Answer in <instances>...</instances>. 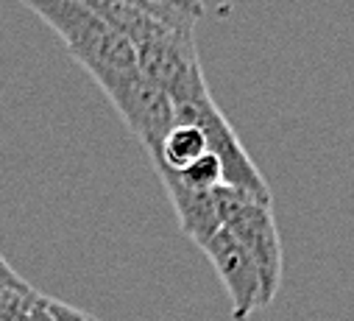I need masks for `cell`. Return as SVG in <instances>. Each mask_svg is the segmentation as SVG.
Masks as SVG:
<instances>
[{"instance_id": "cell-8", "label": "cell", "mask_w": 354, "mask_h": 321, "mask_svg": "<svg viewBox=\"0 0 354 321\" xmlns=\"http://www.w3.org/2000/svg\"><path fill=\"white\" fill-rule=\"evenodd\" d=\"M207 151L209 148H207V137H204L201 126H196L193 120H185V118H176L173 129L148 154L153 159V168L185 171L187 165H193L196 159L204 156Z\"/></svg>"}, {"instance_id": "cell-13", "label": "cell", "mask_w": 354, "mask_h": 321, "mask_svg": "<svg viewBox=\"0 0 354 321\" xmlns=\"http://www.w3.org/2000/svg\"><path fill=\"white\" fill-rule=\"evenodd\" d=\"M26 288H31V285L3 260V255H0V293H6V291H26Z\"/></svg>"}, {"instance_id": "cell-11", "label": "cell", "mask_w": 354, "mask_h": 321, "mask_svg": "<svg viewBox=\"0 0 354 321\" xmlns=\"http://www.w3.org/2000/svg\"><path fill=\"white\" fill-rule=\"evenodd\" d=\"M104 3H123V6H134V9L151 12L153 17H159L162 23H167V26H173V28H182V31H196V23L182 20V17H173V15L162 12L159 6H153V3H151V0H104Z\"/></svg>"}, {"instance_id": "cell-5", "label": "cell", "mask_w": 354, "mask_h": 321, "mask_svg": "<svg viewBox=\"0 0 354 321\" xmlns=\"http://www.w3.org/2000/svg\"><path fill=\"white\" fill-rule=\"evenodd\" d=\"M176 118H185V120H193L196 126H201V131L207 137V148L221 159L226 187L243 190V193H248L254 199H262V201H271L268 182L262 179V174L251 163V156L245 154L240 137L234 134V129L229 126L226 115L218 109L212 95L198 101V104L176 107Z\"/></svg>"}, {"instance_id": "cell-2", "label": "cell", "mask_w": 354, "mask_h": 321, "mask_svg": "<svg viewBox=\"0 0 354 321\" xmlns=\"http://www.w3.org/2000/svg\"><path fill=\"white\" fill-rule=\"evenodd\" d=\"M215 210L221 226L234 235L237 244L251 255L262 277V307L271 304L282 285V240L277 232L271 201L254 199L234 187H215Z\"/></svg>"}, {"instance_id": "cell-4", "label": "cell", "mask_w": 354, "mask_h": 321, "mask_svg": "<svg viewBox=\"0 0 354 321\" xmlns=\"http://www.w3.org/2000/svg\"><path fill=\"white\" fill-rule=\"evenodd\" d=\"M145 151L156 148L176 123V104L137 70H118L95 78Z\"/></svg>"}, {"instance_id": "cell-7", "label": "cell", "mask_w": 354, "mask_h": 321, "mask_svg": "<svg viewBox=\"0 0 354 321\" xmlns=\"http://www.w3.org/2000/svg\"><path fill=\"white\" fill-rule=\"evenodd\" d=\"M170 201H173V210L179 215V226L182 232L196 240L198 246H204L207 240L221 229V218H218V210H215V190H198V187H190L185 185L179 176H173L167 171H156Z\"/></svg>"}, {"instance_id": "cell-3", "label": "cell", "mask_w": 354, "mask_h": 321, "mask_svg": "<svg viewBox=\"0 0 354 321\" xmlns=\"http://www.w3.org/2000/svg\"><path fill=\"white\" fill-rule=\"evenodd\" d=\"M134 56H137V70L176 107L198 104L212 95L201 70L196 31L159 26L148 39L134 45Z\"/></svg>"}, {"instance_id": "cell-9", "label": "cell", "mask_w": 354, "mask_h": 321, "mask_svg": "<svg viewBox=\"0 0 354 321\" xmlns=\"http://www.w3.org/2000/svg\"><path fill=\"white\" fill-rule=\"evenodd\" d=\"M39 293L34 288L0 293V321H31V307Z\"/></svg>"}, {"instance_id": "cell-14", "label": "cell", "mask_w": 354, "mask_h": 321, "mask_svg": "<svg viewBox=\"0 0 354 321\" xmlns=\"http://www.w3.org/2000/svg\"><path fill=\"white\" fill-rule=\"evenodd\" d=\"M31 321H56V315L50 313L48 299H45L42 293L34 299V307H31Z\"/></svg>"}, {"instance_id": "cell-6", "label": "cell", "mask_w": 354, "mask_h": 321, "mask_svg": "<svg viewBox=\"0 0 354 321\" xmlns=\"http://www.w3.org/2000/svg\"><path fill=\"white\" fill-rule=\"evenodd\" d=\"M209 263L215 266L229 302H232V318L248 321L257 307H262V277L251 255L237 244L234 235L223 226L201 246Z\"/></svg>"}, {"instance_id": "cell-10", "label": "cell", "mask_w": 354, "mask_h": 321, "mask_svg": "<svg viewBox=\"0 0 354 321\" xmlns=\"http://www.w3.org/2000/svg\"><path fill=\"white\" fill-rule=\"evenodd\" d=\"M153 6H159L162 12L173 15V17H182V20H190V23H198L207 12L204 0H151Z\"/></svg>"}, {"instance_id": "cell-1", "label": "cell", "mask_w": 354, "mask_h": 321, "mask_svg": "<svg viewBox=\"0 0 354 321\" xmlns=\"http://www.w3.org/2000/svg\"><path fill=\"white\" fill-rule=\"evenodd\" d=\"M42 23H48L67 53L93 78L137 67L129 39L95 9L93 0H20Z\"/></svg>"}, {"instance_id": "cell-12", "label": "cell", "mask_w": 354, "mask_h": 321, "mask_svg": "<svg viewBox=\"0 0 354 321\" xmlns=\"http://www.w3.org/2000/svg\"><path fill=\"white\" fill-rule=\"evenodd\" d=\"M48 307L56 315V321H98L93 313L78 310V307H73L67 302H59V299H48Z\"/></svg>"}]
</instances>
